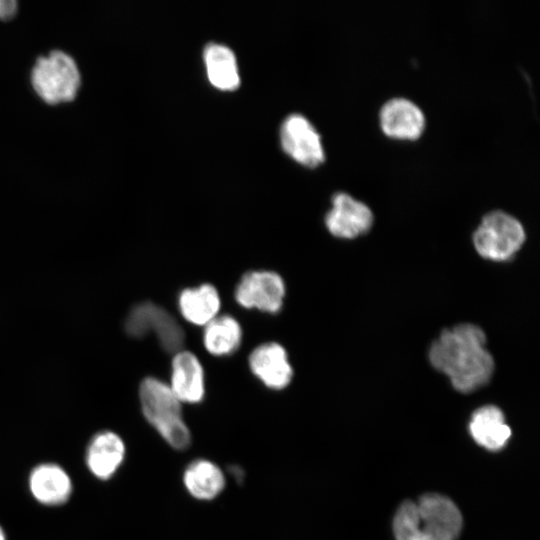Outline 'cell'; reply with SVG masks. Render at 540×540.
<instances>
[{
	"instance_id": "ac0fdd59",
	"label": "cell",
	"mask_w": 540,
	"mask_h": 540,
	"mask_svg": "<svg viewBox=\"0 0 540 540\" xmlns=\"http://www.w3.org/2000/svg\"><path fill=\"white\" fill-rule=\"evenodd\" d=\"M183 481L188 492L200 500L215 498L225 485L220 468L207 460L191 463L184 472Z\"/></svg>"
},
{
	"instance_id": "5bb4252c",
	"label": "cell",
	"mask_w": 540,
	"mask_h": 540,
	"mask_svg": "<svg viewBox=\"0 0 540 540\" xmlns=\"http://www.w3.org/2000/svg\"><path fill=\"white\" fill-rule=\"evenodd\" d=\"M30 490L42 504L59 505L66 502L71 494V481L68 474L56 464L37 466L29 478Z\"/></svg>"
},
{
	"instance_id": "7a4b0ae2",
	"label": "cell",
	"mask_w": 540,
	"mask_h": 540,
	"mask_svg": "<svg viewBox=\"0 0 540 540\" xmlns=\"http://www.w3.org/2000/svg\"><path fill=\"white\" fill-rule=\"evenodd\" d=\"M461 528L459 509L439 494L404 503L393 522L396 540H456Z\"/></svg>"
},
{
	"instance_id": "277c9868",
	"label": "cell",
	"mask_w": 540,
	"mask_h": 540,
	"mask_svg": "<svg viewBox=\"0 0 540 540\" xmlns=\"http://www.w3.org/2000/svg\"><path fill=\"white\" fill-rule=\"evenodd\" d=\"M472 241L481 257L503 262L520 250L525 241V230L516 217L502 210H493L482 217Z\"/></svg>"
},
{
	"instance_id": "ba28073f",
	"label": "cell",
	"mask_w": 540,
	"mask_h": 540,
	"mask_svg": "<svg viewBox=\"0 0 540 540\" xmlns=\"http://www.w3.org/2000/svg\"><path fill=\"white\" fill-rule=\"evenodd\" d=\"M285 284L276 272L267 270L245 273L235 289V299L244 308L277 313L283 306Z\"/></svg>"
},
{
	"instance_id": "ffe728a7",
	"label": "cell",
	"mask_w": 540,
	"mask_h": 540,
	"mask_svg": "<svg viewBox=\"0 0 540 540\" xmlns=\"http://www.w3.org/2000/svg\"><path fill=\"white\" fill-rule=\"evenodd\" d=\"M17 11V2L14 0H0V19L9 20Z\"/></svg>"
},
{
	"instance_id": "2e32d148",
	"label": "cell",
	"mask_w": 540,
	"mask_h": 540,
	"mask_svg": "<svg viewBox=\"0 0 540 540\" xmlns=\"http://www.w3.org/2000/svg\"><path fill=\"white\" fill-rule=\"evenodd\" d=\"M178 306L185 320L202 326L217 317L221 301L214 286L202 284L182 290L178 297Z\"/></svg>"
},
{
	"instance_id": "8fae6325",
	"label": "cell",
	"mask_w": 540,
	"mask_h": 540,
	"mask_svg": "<svg viewBox=\"0 0 540 540\" xmlns=\"http://www.w3.org/2000/svg\"><path fill=\"white\" fill-rule=\"evenodd\" d=\"M252 373L268 388L281 390L291 382L293 369L283 346L276 342L256 347L249 356Z\"/></svg>"
},
{
	"instance_id": "52a82bcc",
	"label": "cell",
	"mask_w": 540,
	"mask_h": 540,
	"mask_svg": "<svg viewBox=\"0 0 540 540\" xmlns=\"http://www.w3.org/2000/svg\"><path fill=\"white\" fill-rule=\"evenodd\" d=\"M280 143L286 154L304 166L316 167L325 159L320 134L302 114L292 113L283 120Z\"/></svg>"
},
{
	"instance_id": "9a60e30c",
	"label": "cell",
	"mask_w": 540,
	"mask_h": 540,
	"mask_svg": "<svg viewBox=\"0 0 540 540\" xmlns=\"http://www.w3.org/2000/svg\"><path fill=\"white\" fill-rule=\"evenodd\" d=\"M125 456L122 439L111 431L98 433L88 446L86 462L90 471L100 479L110 478Z\"/></svg>"
},
{
	"instance_id": "5b68a950",
	"label": "cell",
	"mask_w": 540,
	"mask_h": 540,
	"mask_svg": "<svg viewBox=\"0 0 540 540\" xmlns=\"http://www.w3.org/2000/svg\"><path fill=\"white\" fill-rule=\"evenodd\" d=\"M35 92L48 104L72 101L80 86L77 65L68 54L55 50L38 58L31 72Z\"/></svg>"
},
{
	"instance_id": "4fadbf2b",
	"label": "cell",
	"mask_w": 540,
	"mask_h": 540,
	"mask_svg": "<svg viewBox=\"0 0 540 540\" xmlns=\"http://www.w3.org/2000/svg\"><path fill=\"white\" fill-rule=\"evenodd\" d=\"M469 430L480 446L491 451L503 448L511 435L503 412L493 405L480 407L472 414Z\"/></svg>"
},
{
	"instance_id": "3957f363",
	"label": "cell",
	"mask_w": 540,
	"mask_h": 540,
	"mask_svg": "<svg viewBox=\"0 0 540 540\" xmlns=\"http://www.w3.org/2000/svg\"><path fill=\"white\" fill-rule=\"evenodd\" d=\"M140 403L148 422L173 448L186 449L191 436L181 412V402L169 385L154 377L140 384Z\"/></svg>"
},
{
	"instance_id": "30bf717a",
	"label": "cell",
	"mask_w": 540,
	"mask_h": 540,
	"mask_svg": "<svg viewBox=\"0 0 540 540\" xmlns=\"http://www.w3.org/2000/svg\"><path fill=\"white\" fill-rule=\"evenodd\" d=\"M379 121L386 135L398 139H416L425 127L423 111L405 97L387 100L380 109Z\"/></svg>"
},
{
	"instance_id": "d6986e66",
	"label": "cell",
	"mask_w": 540,
	"mask_h": 540,
	"mask_svg": "<svg viewBox=\"0 0 540 540\" xmlns=\"http://www.w3.org/2000/svg\"><path fill=\"white\" fill-rule=\"evenodd\" d=\"M242 329L238 321L229 315L217 316L205 325L203 343L214 356H227L240 346Z\"/></svg>"
},
{
	"instance_id": "44dd1931",
	"label": "cell",
	"mask_w": 540,
	"mask_h": 540,
	"mask_svg": "<svg viewBox=\"0 0 540 540\" xmlns=\"http://www.w3.org/2000/svg\"><path fill=\"white\" fill-rule=\"evenodd\" d=\"M0 540H5V534L1 527H0Z\"/></svg>"
},
{
	"instance_id": "8992f818",
	"label": "cell",
	"mask_w": 540,
	"mask_h": 540,
	"mask_svg": "<svg viewBox=\"0 0 540 540\" xmlns=\"http://www.w3.org/2000/svg\"><path fill=\"white\" fill-rule=\"evenodd\" d=\"M126 333L141 338L152 332L166 352H179L184 343V332L179 322L164 308L152 302L132 307L126 317Z\"/></svg>"
},
{
	"instance_id": "7c38bea8",
	"label": "cell",
	"mask_w": 540,
	"mask_h": 540,
	"mask_svg": "<svg viewBox=\"0 0 540 540\" xmlns=\"http://www.w3.org/2000/svg\"><path fill=\"white\" fill-rule=\"evenodd\" d=\"M172 392L180 402L195 404L205 393L204 371L198 358L189 351H179L172 361Z\"/></svg>"
},
{
	"instance_id": "6da1fadb",
	"label": "cell",
	"mask_w": 540,
	"mask_h": 540,
	"mask_svg": "<svg viewBox=\"0 0 540 540\" xmlns=\"http://www.w3.org/2000/svg\"><path fill=\"white\" fill-rule=\"evenodd\" d=\"M428 357L431 365L462 393L486 385L495 368L494 359L486 348L484 331L471 323L443 330L430 346Z\"/></svg>"
},
{
	"instance_id": "9c48e42d",
	"label": "cell",
	"mask_w": 540,
	"mask_h": 540,
	"mask_svg": "<svg viewBox=\"0 0 540 540\" xmlns=\"http://www.w3.org/2000/svg\"><path fill=\"white\" fill-rule=\"evenodd\" d=\"M332 206L325 216V225L335 237L353 239L365 234L373 224V213L364 202L346 192L332 197Z\"/></svg>"
},
{
	"instance_id": "e0dca14e",
	"label": "cell",
	"mask_w": 540,
	"mask_h": 540,
	"mask_svg": "<svg viewBox=\"0 0 540 540\" xmlns=\"http://www.w3.org/2000/svg\"><path fill=\"white\" fill-rule=\"evenodd\" d=\"M206 74L210 83L224 91L235 90L240 75L234 52L226 45L211 42L203 51Z\"/></svg>"
}]
</instances>
